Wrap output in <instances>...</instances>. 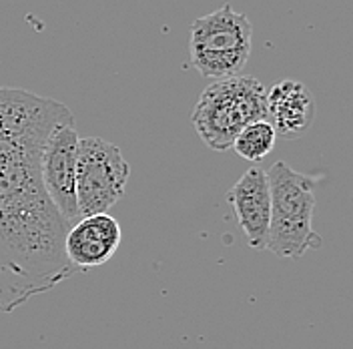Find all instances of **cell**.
Here are the masks:
<instances>
[{"instance_id":"6da1fadb","label":"cell","mask_w":353,"mask_h":349,"mask_svg":"<svg viewBox=\"0 0 353 349\" xmlns=\"http://www.w3.org/2000/svg\"><path fill=\"white\" fill-rule=\"evenodd\" d=\"M68 227L43 189L0 197V311L12 313L66 281Z\"/></svg>"},{"instance_id":"7a4b0ae2","label":"cell","mask_w":353,"mask_h":349,"mask_svg":"<svg viewBox=\"0 0 353 349\" xmlns=\"http://www.w3.org/2000/svg\"><path fill=\"white\" fill-rule=\"evenodd\" d=\"M74 117L63 103L0 87V197L43 189L41 157L48 137Z\"/></svg>"},{"instance_id":"3957f363","label":"cell","mask_w":353,"mask_h":349,"mask_svg":"<svg viewBox=\"0 0 353 349\" xmlns=\"http://www.w3.org/2000/svg\"><path fill=\"white\" fill-rule=\"evenodd\" d=\"M271 195V221L267 249L277 257H303L307 251L321 249L323 239L313 229L315 189L319 177L299 173L285 161L265 169Z\"/></svg>"},{"instance_id":"277c9868","label":"cell","mask_w":353,"mask_h":349,"mask_svg":"<svg viewBox=\"0 0 353 349\" xmlns=\"http://www.w3.org/2000/svg\"><path fill=\"white\" fill-rule=\"evenodd\" d=\"M257 121H267V90L255 77L241 74L213 81L191 112L193 129L217 153L229 151L237 134Z\"/></svg>"},{"instance_id":"5b68a950","label":"cell","mask_w":353,"mask_h":349,"mask_svg":"<svg viewBox=\"0 0 353 349\" xmlns=\"http://www.w3.org/2000/svg\"><path fill=\"white\" fill-rule=\"evenodd\" d=\"M253 26L249 19L223 4L191 26V63L205 79L237 77L251 54Z\"/></svg>"},{"instance_id":"8992f818","label":"cell","mask_w":353,"mask_h":349,"mask_svg":"<svg viewBox=\"0 0 353 349\" xmlns=\"http://www.w3.org/2000/svg\"><path fill=\"white\" fill-rule=\"evenodd\" d=\"M131 167L121 149L101 137H81L77 157V205L81 219L109 213L127 189Z\"/></svg>"},{"instance_id":"52a82bcc","label":"cell","mask_w":353,"mask_h":349,"mask_svg":"<svg viewBox=\"0 0 353 349\" xmlns=\"http://www.w3.org/2000/svg\"><path fill=\"white\" fill-rule=\"evenodd\" d=\"M81 134L72 125H63L48 137L41 157L44 195L70 229L81 221L77 205V157Z\"/></svg>"},{"instance_id":"ba28073f","label":"cell","mask_w":353,"mask_h":349,"mask_svg":"<svg viewBox=\"0 0 353 349\" xmlns=\"http://www.w3.org/2000/svg\"><path fill=\"white\" fill-rule=\"evenodd\" d=\"M229 203L235 209L241 231L251 249H267L269 221H271V195L269 181L263 167H249L239 181L227 193Z\"/></svg>"},{"instance_id":"9c48e42d","label":"cell","mask_w":353,"mask_h":349,"mask_svg":"<svg viewBox=\"0 0 353 349\" xmlns=\"http://www.w3.org/2000/svg\"><path fill=\"white\" fill-rule=\"evenodd\" d=\"M123 239L119 221L109 213L83 217L66 231L65 253L74 269L101 267L112 259Z\"/></svg>"},{"instance_id":"30bf717a","label":"cell","mask_w":353,"mask_h":349,"mask_svg":"<svg viewBox=\"0 0 353 349\" xmlns=\"http://www.w3.org/2000/svg\"><path fill=\"white\" fill-rule=\"evenodd\" d=\"M315 119V99L303 83L281 81L267 92V123L283 141L301 139Z\"/></svg>"},{"instance_id":"8fae6325","label":"cell","mask_w":353,"mask_h":349,"mask_svg":"<svg viewBox=\"0 0 353 349\" xmlns=\"http://www.w3.org/2000/svg\"><path fill=\"white\" fill-rule=\"evenodd\" d=\"M275 141H277V137H275L273 127L267 121H257V123L247 125L237 134L231 149L243 159L251 161V163H259L273 151Z\"/></svg>"}]
</instances>
